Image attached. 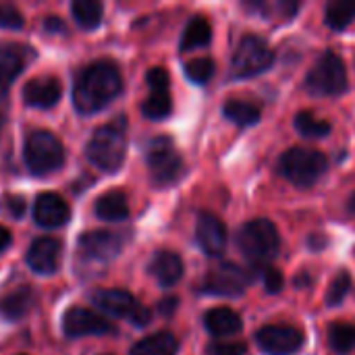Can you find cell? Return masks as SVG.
<instances>
[{"label": "cell", "instance_id": "obj_1", "mask_svg": "<svg viewBox=\"0 0 355 355\" xmlns=\"http://www.w3.org/2000/svg\"><path fill=\"white\" fill-rule=\"evenodd\" d=\"M123 87L121 71L112 60H98L85 67L73 87V102L81 114H92L110 104Z\"/></svg>", "mask_w": 355, "mask_h": 355}, {"label": "cell", "instance_id": "obj_2", "mask_svg": "<svg viewBox=\"0 0 355 355\" xmlns=\"http://www.w3.org/2000/svg\"><path fill=\"white\" fill-rule=\"evenodd\" d=\"M127 152V135H125V123H108L92 135L87 144V158L94 166H98L104 173H114L121 168Z\"/></svg>", "mask_w": 355, "mask_h": 355}, {"label": "cell", "instance_id": "obj_3", "mask_svg": "<svg viewBox=\"0 0 355 355\" xmlns=\"http://www.w3.org/2000/svg\"><path fill=\"white\" fill-rule=\"evenodd\" d=\"M237 248L241 254L254 264H268L277 258L281 250V237L277 227L266 220L258 218L245 223L237 233Z\"/></svg>", "mask_w": 355, "mask_h": 355}, {"label": "cell", "instance_id": "obj_4", "mask_svg": "<svg viewBox=\"0 0 355 355\" xmlns=\"http://www.w3.org/2000/svg\"><path fill=\"white\" fill-rule=\"evenodd\" d=\"M23 158L29 168V173L44 177L54 171H58L64 162V148L60 139L44 129H37L25 137Z\"/></svg>", "mask_w": 355, "mask_h": 355}, {"label": "cell", "instance_id": "obj_5", "mask_svg": "<svg viewBox=\"0 0 355 355\" xmlns=\"http://www.w3.org/2000/svg\"><path fill=\"white\" fill-rule=\"evenodd\" d=\"M327 156L310 148H291L281 156V175L297 187H312L327 173Z\"/></svg>", "mask_w": 355, "mask_h": 355}, {"label": "cell", "instance_id": "obj_6", "mask_svg": "<svg viewBox=\"0 0 355 355\" xmlns=\"http://www.w3.org/2000/svg\"><path fill=\"white\" fill-rule=\"evenodd\" d=\"M306 89L314 96H339L347 89V69L335 52H324L306 75Z\"/></svg>", "mask_w": 355, "mask_h": 355}, {"label": "cell", "instance_id": "obj_7", "mask_svg": "<svg viewBox=\"0 0 355 355\" xmlns=\"http://www.w3.org/2000/svg\"><path fill=\"white\" fill-rule=\"evenodd\" d=\"M275 62V52L272 48L266 44V40L248 33L241 37L235 54H233V77L239 79H248V77H256L264 71H268Z\"/></svg>", "mask_w": 355, "mask_h": 355}, {"label": "cell", "instance_id": "obj_8", "mask_svg": "<svg viewBox=\"0 0 355 355\" xmlns=\"http://www.w3.org/2000/svg\"><path fill=\"white\" fill-rule=\"evenodd\" d=\"M148 168L154 185H173L181 179L185 173L183 158L173 148V141L168 137H158L148 148Z\"/></svg>", "mask_w": 355, "mask_h": 355}, {"label": "cell", "instance_id": "obj_9", "mask_svg": "<svg viewBox=\"0 0 355 355\" xmlns=\"http://www.w3.org/2000/svg\"><path fill=\"white\" fill-rule=\"evenodd\" d=\"M92 297L100 312L114 318H127L137 327H146L152 318L150 310L139 306L135 297L123 289H98Z\"/></svg>", "mask_w": 355, "mask_h": 355}, {"label": "cell", "instance_id": "obj_10", "mask_svg": "<svg viewBox=\"0 0 355 355\" xmlns=\"http://www.w3.org/2000/svg\"><path fill=\"white\" fill-rule=\"evenodd\" d=\"M252 283V275L237 266V264H220V266H214L206 279H204V291L210 293V295H225V297H235V295H241Z\"/></svg>", "mask_w": 355, "mask_h": 355}, {"label": "cell", "instance_id": "obj_11", "mask_svg": "<svg viewBox=\"0 0 355 355\" xmlns=\"http://www.w3.org/2000/svg\"><path fill=\"white\" fill-rule=\"evenodd\" d=\"M256 343L266 355H293L304 345V335L287 324H268L256 333Z\"/></svg>", "mask_w": 355, "mask_h": 355}, {"label": "cell", "instance_id": "obj_12", "mask_svg": "<svg viewBox=\"0 0 355 355\" xmlns=\"http://www.w3.org/2000/svg\"><path fill=\"white\" fill-rule=\"evenodd\" d=\"M62 331L69 337H87V335H106L112 333V324L85 308H69L62 318Z\"/></svg>", "mask_w": 355, "mask_h": 355}, {"label": "cell", "instance_id": "obj_13", "mask_svg": "<svg viewBox=\"0 0 355 355\" xmlns=\"http://www.w3.org/2000/svg\"><path fill=\"white\" fill-rule=\"evenodd\" d=\"M123 239L110 231H89L79 239V252L94 262H110L119 256Z\"/></svg>", "mask_w": 355, "mask_h": 355}, {"label": "cell", "instance_id": "obj_14", "mask_svg": "<svg viewBox=\"0 0 355 355\" xmlns=\"http://www.w3.org/2000/svg\"><path fill=\"white\" fill-rule=\"evenodd\" d=\"M33 216H35V223L40 227L56 229V227H62L69 220L71 208L58 193L46 191V193L37 196V200L33 204Z\"/></svg>", "mask_w": 355, "mask_h": 355}, {"label": "cell", "instance_id": "obj_15", "mask_svg": "<svg viewBox=\"0 0 355 355\" xmlns=\"http://www.w3.org/2000/svg\"><path fill=\"white\" fill-rule=\"evenodd\" d=\"M196 237L204 254L216 258L223 256L227 248V229L220 218L214 214H200L198 227H196Z\"/></svg>", "mask_w": 355, "mask_h": 355}, {"label": "cell", "instance_id": "obj_16", "mask_svg": "<svg viewBox=\"0 0 355 355\" xmlns=\"http://www.w3.org/2000/svg\"><path fill=\"white\" fill-rule=\"evenodd\" d=\"M60 241L52 237H42L33 241L27 250V266L37 275H52L58 268Z\"/></svg>", "mask_w": 355, "mask_h": 355}, {"label": "cell", "instance_id": "obj_17", "mask_svg": "<svg viewBox=\"0 0 355 355\" xmlns=\"http://www.w3.org/2000/svg\"><path fill=\"white\" fill-rule=\"evenodd\" d=\"M60 83L54 77H35L23 87V100L33 108H52L60 100Z\"/></svg>", "mask_w": 355, "mask_h": 355}, {"label": "cell", "instance_id": "obj_18", "mask_svg": "<svg viewBox=\"0 0 355 355\" xmlns=\"http://www.w3.org/2000/svg\"><path fill=\"white\" fill-rule=\"evenodd\" d=\"M150 272L152 277L162 285V287H173L181 281L183 277V262L175 252H158L152 262H150Z\"/></svg>", "mask_w": 355, "mask_h": 355}, {"label": "cell", "instance_id": "obj_19", "mask_svg": "<svg viewBox=\"0 0 355 355\" xmlns=\"http://www.w3.org/2000/svg\"><path fill=\"white\" fill-rule=\"evenodd\" d=\"M204 324H206L208 333L214 337H233L243 329L241 316L231 308H214V310L206 312Z\"/></svg>", "mask_w": 355, "mask_h": 355}, {"label": "cell", "instance_id": "obj_20", "mask_svg": "<svg viewBox=\"0 0 355 355\" xmlns=\"http://www.w3.org/2000/svg\"><path fill=\"white\" fill-rule=\"evenodd\" d=\"M96 216L102 220H125L129 216V202L127 196L119 189L106 191L96 202Z\"/></svg>", "mask_w": 355, "mask_h": 355}, {"label": "cell", "instance_id": "obj_21", "mask_svg": "<svg viewBox=\"0 0 355 355\" xmlns=\"http://www.w3.org/2000/svg\"><path fill=\"white\" fill-rule=\"evenodd\" d=\"M177 347H179L177 339L171 333L162 331L135 343L131 355H177Z\"/></svg>", "mask_w": 355, "mask_h": 355}, {"label": "cell", "instance_id": "obj_22", "mask_svg": "<svg viewBox=\"0 0 355 355\" xmlns=\"http://www.w3.org/2000/svg\"><path fill=\"white\" fill-rule=\"evenodd\" d=\"M212 37V27L208 23V19L204 17H193L185 31H183V37H181V50L183 52H189V50H196L200 46H206Z\"/></svg>", "mask_w": 355, "mask_h": 355}, {"label": "cell", "instance_id": "obj_23", "mask_svg": "<svg viewBox=\"0 0 355 355\" xmlns=\"http://www.w3.org/2000/svg\"><path fill=\"white\" fill-rule=\"evenodd\" d=\"M327 25L335 31L349 27L355 21V0H331L324 10Z\"/></svg>", "mask_w": 355, "mask_h": 355}, {"label": "cell", "instance_id": "obj_24", "mask_svg": "<svg viewBox=\"0 0 355 355\" xmlns=\"http://www.w3.org/2000/svg\"><path fill=\"white\" fill-rule=\"evenodd\" d=\"M23 69V56L15 48L0 50V96H4L10 87V83L17 79V75Z\"/></svg>", "mask_w": 355, "mask_h": 355}, {"label": "cell", "instance_id": "obj_25", "mask_svg": "<svg viewBox=\"0 0 355 355\" xmlns=\"http://www.w3.org/2000/svg\"><path fill=\"white\" fill-rule=\"evenodd\" d=\"M31 304H33V293L27 287H21V289L10 291L8 295H4V300L0 304V310H2V314L6 318L19 320V318H23L27 314Z\"/></svg>", "mask_w": 355, "mask_h": 355}, {"label": "cell", "instance_id": "obj_26", "mask_svg": "<svg viewBox=\"0 0 355 355\" xmlns=\"http://www.w3.org/2000/svg\"><path fill=\"white\" fill-rule=\"evenodd\" d=\"M225 116L239 127H250L260 121V108L245 100H229L223 108Z\"/></svg>", "mask_w": 355, "mask_h": 355}, {"label": "cell", "instance_id": "obj_27", "mask_svg": "<svg viewBox=\"0 0 355 355\" xmlns=\"http://www.w3.org/2000/svg\"><path fill=\"white\" fill-rule=\"evenodd\" d=\"M71 10H73V17L75 21L85 27V29H94L100 25L102 21V4L98 0H75L71 4Z\"/></svg>", "mask_w": 355, "mask_h": 355}, {"label": "cell", "instance_id": "obj_28", "mask_svg": "<svg viewBox=\"0 0 355 355\" xmlns=\"http://www.w3.org/2000/svg\"><path fill=\"white\" fill-rule=\"evenodd\" d=\"M329 345L337 354H349L355 349V324L335 322L329 329Z\"/></svg>", "mask_w": 355, "mask_h": 355}, {"label": "cell", "instance_id": "obj_29", "mask_svg": "<svg viewBox=\"0 0 355 355\" xmlns=\"http://www.w3.org/2000/svg\"><path fill=\"white\" fill-rule=\"evenodd\" d=\"M252 10H258L264 19H275V17H283V19H291L300 4L297 2H289V0H275V2H248L245 4Z\"/></svg>", "mask_w": 355, "mask_h": 355}, {"label": "cell", "instance_id": "obj_30", "mask_svg": "<svg viewBox=\"0 0 355 355\" xmlns=\"http://www.w3.org/2000/svg\"><path fill=\"white\" fill-rule=\"evenodd\" d=\"M171 110H173V102H171L168 92H150L148 100L141 106V112L152 121L166 119L171 114Z\"/></svg>", "mask_w": 355, "mask_h": 355}, {"label": "cell", "instance_id": "obj_31", "mask_svg": "<svg viewBox=\"0 0 355 355\" xmlns=\"http://www.w3.org/2000/svg\"><path fill=\"white\" fill-rule=\"evenodd\" d=\"M295 129L304 137H327L331 133V123L320 121L310 110H306V112H300L295 116Z\"/></svg>", "mask_w": 355, "mask_h": 355}, {"label": "cell", "instance_id": "obj_32", "mask_svg": "<svg viewBox=\"0 0 355 355\" xmlns=\"http://www.w3.org/2000/svg\"><path fill=\"white\" fill-rule=\"evenodd\" d=\"M185 75L193 83H208L214 75V62L212 58H196L185 64Z\"/></svg>", "mask_w": 355, "mask_h": 355}, {"label": "cell", "instance_id": "obj_33", "mask_svg": "<svg viewBox=\"0 0 355 355\" xmlns=\"http://www.w3.org/2000/svg\"><path fill=\"white\" fill-rule=\"evenodd\" d=\"M349 289H352V277H349V272H339L337 277H335V281L331 283V287H329V293H327V304L331 306V308H335V306H339L343 300H345V295L349 293Z\"/></svg>", "mask_w": 355, "mask_h": 355}, {"label": "cell", "instance_id": "obj_34", "mask_svg": "<svg viewBox=\"0 0 355 355\" xmlns=\"http://www.w3.org/2000/svg\"><path fill=\"white\" fill-rule=\"evenodd\" d=\"M148 85H150V92H168V83H171V77L168 73L162 69V67H154L148 77H146Z\"/></svg>", "mask_w": 355, "mask_h": 355}, {"label": "cell", "instance_id": "obj_35", "mask_svg": "<svg viewBox=\"0 0 355 355\" xmlns=\"http://www.w3.org/2000/svg\"><path fill=\"white\" fill-rule=\"evenodd\" d=\"M23 25V15L10 6V4H2L0 6V27L4 29H19Z\"/></svg>", "mask_w": 355, "mask_h": 355}, {"label": "cell", "instance_id": "obj_36", "mask_svg": "<svg viewBox=\"0 0 355 355\" xmlns=\"http://www.w3.org/2000/svg\"><path fill=\"white\" fill-rule=\"evenodd\" d=\"M264 285H266V291H268V293H279V291L285 287V277H283V272L277 270V268H272V266H268L266 272H264Z\"/></svg>", "mask_w": 355, "mask_h": 355}, {"label": "cell", "instance_id": "obj_37", "mask_svg": "<svg viewBox=\"0 0 355 355\" xmlns=\"http://www.w3.org/2000/svg\"><path fill=\"white\" fill-rule=\"evenodd\" d=\"M245 345L243 343H212L208 347V355H243Z\"/></svg>", "mask_w": 355, "mask_h": 355}, {"label": "cell", "instance_id": "obj_38", "mask_svg": "<svg viewBox=\"0 0 355 355\" xmlns=\"http://www.w3.org/2000/svg\"><path fill=\"white\" fill-rule=\"evenodd\" d=\"M4 210H6V214L10 216V218H21L23 216V212H25V202H23V198H12V196H8L6 200H4Z\"/></svg>", "mask_w": 355, "mask_h": 355}, {"label": "cell", "instance_id": "obj_39", "mask_svg": "<svg viewBox=\"0 0 355 355\" xmlns=\"http://www.w3.org/2000/svg\"><path fill=\"white\" fill-rule=\"evenodd\" d=\"M175 308H177V300H175V297H166V300L160 304V312H162L164 316H171V314L175 312Z\"/></svg>", "mask_w": 355, "mask_h": 355}, {"label": "cell", "instance_id": "obj_40", "mask_svg": "<svg viewBox=\"0 0 355 355\" xmlns=\"http://www.w3.org/2000/svg\"><path fill=\"white\" fill-rule=\"evenodd\" d=\"M10 241H12V237H10V233H8V229L0 227V254L10 245Z\"/></svg>", "mask_w": 355, "mask_h": 355}, {"label": "cell", "instance_id": "obj_41", "mask_svg": "<svg viewBox=\"0 0 355 355\" xmlns=\"http://www.w3.org/2000/svg\"><path fill=\"white\" fill-rule=\"evenodd\" d=\"M347 212H349V214H355V193L349 198V202H347Z\"/></svg>", "mask_w": 355, "mask_h": 355}, {"label": "cell", "instance_id": "obj_42", "mask_svg": "<svg viewBox=\"0 0 355 355\" xmlns=\"http://www.w3.org/2000/svg\"><path fill=\"white\" fill-rule=\"evenodd\" d=\"M2 129H4V116L0 114V135H2Z\"/></svg>", "mask_w": 355, "mask_h": 355}]
</instances>
